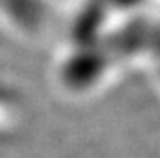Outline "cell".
Returning a JSON list of instances; mask_svg holds the SVG:
<instances>
[{
	"instance_id": "6da1fadb",
	"label": "cell",
	"mask_w": 160,
	"mask_h": 158,
	"mask_svg": "<svg viewBox=\"0 0 160 158\" xmlns=\"http://www.w3.org/2000/svg\"><path fill=\"white\" fill-rule=\"evenodd\" d=\"M51 0H0V24L12 32L29 37L44 29Z\"/></svg>"
},
{
	"instance_id": "7a4b0ae2",
	"label": "cell",
	"mask_w": 160,
	"mask_h": 158,
	"mask_svg": "<svg viewBox=\"0 0 160 158\" xmlns=\"http://www.w3.org/2000/svg\"><path fill=\"white\" fill-rule=\"evenodd\" d=\"M152 71H153L155 78H157V82L160 84V66H157V68H155V70H152Z\"/></svg>"
}]
</instances>
